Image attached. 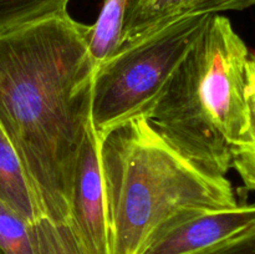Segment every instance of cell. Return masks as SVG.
<instances>
[{"label":"cell","instance_id":"obj_10","mask_svg":"<svg viewBox=\"0 0 255 254\" xmlns=\"http://www.w3.org/2000/svg\"><path fill=\"white\" fill-rule=\"evenodd\" d=\"M0 254H44L37 227L1 202Z\"/></svg>","mask_w":255,"mask_h":254},{"label":"cell","instance_id":"obj_8","mask_svg":"<svg viewBox=\"0 0 255 254\" xmlns=\"http://www.w3.org/2000/svg\"><path fill=\"white\" fill-rule=\"evenodd\" d=\"M0 202L51 237L16 152L0 127ZM54 239V238H52Z\"/></svg>","mask_w":255,"mask_h":254},{"label":"cell","instance_id":"obj_6","mask_svg":"<svg viewBox=\"0 0 255 254\" xmlns=\"http://www.w3.org/2000/svg\"><path fill=\"white\" fill-rule=\"evenodd\" d=\"M69 232L79 254H111L100 141L92 124L82 142L75 171Z\"/></svg>","mask_w":255,"mask_h":254},{"label":"cell","instance_id":"obj_1","mask_svg":"<svg viewBox=\"0 0 255 254\" xmlns=\"http://www.w3.org/2000/svg\"><path fill=\"white\" fill-rule=\"evenodd\" d=\"M87 27L66 11L0 34V127L62 254H79L69 214L80 149L92 124L96 67Z\"/></svg>","mask_w":255,"mask_h":254},{"label":"cell","instance_id":"obj_4","mask_svg":"<svg viewBox=\"0 0 255 254\" xmlns=\"http://www.w3.org/2000/svg\"><path fill=\"white\" fill-rule=\"evenodd\" d=\"M209 17L192 15L159 26L121 45L95 69L91 122L99 141L151 107Z\"/></svg>","mask_w":255,"mask_h":254},{"label":"cell","instance_id":"obj_11","mask_svg":"<svg viewBox=\"0 0 255 254\" xmlns=\"http://www.w3.org/2000/svg\"><path fill=\"white\" fill-rule=\"evenodd\" d=\"M70 0H0V34L67 11Z\"/></svg>","mask_w":255,"mask_h":254},{"label":"cell","instance_id":"obj_3","mask_svg":"<svg viewBox=\"0 0 255 254\" xmlns=\"http://www.w3.org/2000/svg\"><path fill=\"white\" fill-rule=\"evenodd\" d=\"M100 164L111 254H139L159 227L184 211L239 203L227 177L182 157L143 115L100 141Z\"/></svg>","mask_w":255,"mask_h":254},{"label":"cell","instance_id":"obj_2","mask_svg":"<svg viewBox=\"0 0 255 254\" xmlns=\"http://www.w3.org/2000/svg\"><path fill=\"white\" fill-rule=\"evenodd\" d=\"M182 157L216 177L236 169L255 187V57L226 16L213 14L143 114Z\"/></svg>","mask_w":255,"mask_h":254},{"label":"cell","instance_id":"obj_9","mask_svg":"<svg viewBox=\"0 0 255 254\" xmlns=\"http://www.w3.org/2000/svg\"><path fill=\"white\" fill-rule=\"evenodd\" d=\"M125 9L126 0H104L99 17L87 27V49L95 67L121 46Z\"/></svg>","mask_w":255,"mask_h":254},{"label":"cell","instance_id":"obj_7","mask_svg":"<svg viewBox=\"0 0 255 254\" xmlns=\"http://www.w3.org/2000/svg\"><path fill=\"white\" fill-rule=\"evenodd\" d=\"M255 0H126L121 45L192 15L246 10Z\"/></svg>","mask_w":255,"mask_h":254},{"label":"cell","instance_id":"obj_12","mask_svg":"<svg viewBox=\"0 0 255 254\" xmlns=\"http://www.w3.org/2000/svg\"><path fill=\"white\" fill-rule=\"evenodd\" d=\"M197 254H255V232L244 234Z\"/></svg>","mask_w":255,"mask_h":254},{"label":"cell","instance_id":"obj_5","mask_svg":"<svg viewBox=\"0 0 255 254\" xmlns=\"http://www.w3.org/2000/svg\"><path fill=\"white\" fill-rule=\"evenodd\" d=\"M255 232V208L242 201L233 208L184 211L159 227L139 254H197Z\"/></svg>","mask_w":255,"mask_h":254}]
</instances>
